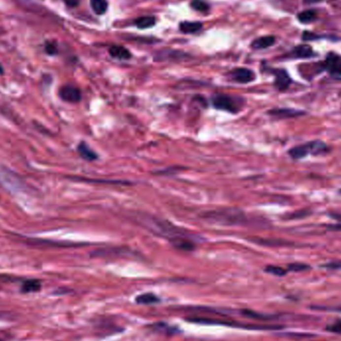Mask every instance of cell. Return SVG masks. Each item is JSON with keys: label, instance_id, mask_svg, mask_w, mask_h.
<instances>
[{"label": "cell", "instance_id": "cell-33", "mask_svg": "<svg viewBox=\"0 0 341 341\" xmlns=\"http://www.w3.org/2000/svg\"><path fill=\"white\" fill-rule=\"evenodd\" d=\"M0 341H1V340H0Z\"/></svg>", "mask_w": 341, "mask_h": 341}, {"label": "cell", "instance_id": "cell-21", "mask_svg": "<svg viewBox=\"0 0 341 341\" xmlns=\"http://www.w3.org/2000/svg\"><path fill=\"white\" fill-rule=\"evenodd\" d=\"M135 23H136L137 27H139L141 29L150 28L156 24V18L153 16H144V17L137 19L135 21Z\"/></svg>", "mask_w": 341, "mask_h": 341}, {"label": "cell", "instance_id": "cell-22", "mask_svg": "<svg viewBox=\"0 0 341 341\" xmlns=\"http://www.w3.org/2000/svg\"><path fill=\"white\" fill-rule=\"evenodd\" d=\"M241 314L244 315L245 317L248 318H252V319H260V320H269V319H273V315H268V314H262V313H258L252 310H248V309H243L241 310Z\"/></svg>", "mask_w": 341, "mask_h": 341}, {"label": "cell", "instance_id": "cell-31", "mask_svg": "<svg viewBox=\"0 0 341 341\" xmlns=\"http://www.w3.org/2000/svg\"><path fill=\"white\" fill-rule=\"evenodd\" d=\"M318 1H321V0H305V2L307 3H315Z\"/></svg>", "mask_w": 341, "mask_h": 341}, {"label": "cell", "instance_id": "cell-19", "mask_svg": "<svg viewBox=\"0 0 341 341\" xmlns=\"http://www.w3.org/2000/svg\"><path fill=\"white\" fill-rule=\"evenodd\" d=\"M91 6L95 13L102 15L107 11L108 2L106 0H91Z\"/></svg>", "mask_w": 341, "mask_h": 341}, {"label": "cell", "instance_id": "cell-8", "mask_svg": "<svg viewBox=\"0 0 341 341\" xmlns=\"http://www.w3.org/2000/svg\"><path fill=\"white\" fill-rule=\"evenodd\" d=\"M325 69L332 75H341V58L336 55H329L324 62Z\"/></svg>", "mask_w": 341, "mask_h": 341}, {"label": "cell", "instance_id": "cell-23", "mask_svg": "<svg viewBox=\"0 0 341 341\" xmlns=\"http://www.w3.org/2000/svg\"><path fill=\"white\" fill-rule=\"evenodd\" d=\"M191 6L195 10L201 12H205L209 9V5L205 1H203V0H193L191 2Z\"/></svg>", "mask_w": 341, "mask_h": 341}, {"label": "cell", "instance_id": "cell-13", "mask_svg": "<svg viewBox=\"0 0 341 341\" xmlns=\"http://www.w3.org/2000/svg\"><path fill=\"white\" fill-rule=\"evenodd\" d=\"M135 301L138 305H154V304L160 303L161 300L156 294L148 292V293H143L141 295H138Z\"/></svg>", "mask_w": 341, "mask_h": 341}, {"label": "cell", "instance_id": "cell-9", "mask_svg": "<svg viewBox=\"0 0 341 341\" xmlns=\"http://www.w3.org/2000/svg\"><path fill=\"white\" fill-rule=\"evenodd\" d=\"M78 153L80 154V156L86 161L89 162H93L95 160L98 159V155L86 144V143H80L78 145Z\"/></svg>", "mask_w": 341, "mask_h": 341}, {"label": "cell", "instance_id": "cell-2", "mask_svg": "<svg viewBox=\"0 0 341 341\" xmlns=\"http://www.w3.org/2000/svg\"><path fill=\"white\" fill-rule=\"evenodd\" d=\"M186 320L194 323H200V324H216V325H226L230 327H238V328H243V329H250V330H276L280 329L281 326L279 325H261V324H246V323H240L238 321H230L226 319H219V318H210V317H199V316H193V317H187Z\"/></svg>", "mask_w": 341, "mask_h": 341}, {"label": "cell", "instance_id": "cell-17", "mask_svg": "<svg viewBox=\"0 0 341 341\" xmlns=\"http://www.w3.org/2000/svg\"><path fill=\"white\" fill-rule=\"evenodd\" d=\"M41 289V282L37 279H29L26 280L21 287V290L24 293H29V292H36Z\"/></svg>", "mask_w": 341, "mask_h": 341}, {"label": "cell", "instance_id": "cell-4", "mask_svg": "<svg viewBox=\"0 0 341 341\" xmlns=\"http://www.w3.org/2000/svg\"><path fill=\"white\" fill-rule=\"evenodd\" d=\"M215 108L230 113H238L242 107V100L226 94H217L211 99Z\"/></svg>", "mask_w": 341, "mask_h": 341}, {"label": "cell", "instance_id": "cell-28", "mask_svg": "<svg viewBox=\"0 0 341 341\" xmlns=\"http://www.w3.org/2000/svg\"><path fill=\"white\" fill-rule=\"evenodd\" d=\"M323 267L330 270H341V262H332L324 265Z\"/></svg>", "mask_w": 341, "mask_h": 341}, {"label": "cell", "instance_id": "cell-26", "mask_svg": "<svg viewBox=\"0 0 341 341\" xmlns=\"http://www.w3.org/2000/svg\"><path fill=\"white\" fill-rule=\"evenodd\" d=\"M288 269L289 271H293V272H303V271L308 270L309 267L303 264H292L288 266Z\"/></svg>", "mask_w": 341, "mask_h": 341}, {"label": "cell", "instance_id": "cell-1", "mask_svg": "<svg viewBox=\"0 0 341 341\" xmlns=\"http://www.w3.org/2000/svg\"><path fill=\"white\" fill-rule=\"evenodd\" d=\"M141 219L146 228H148L154 234L161 235L165 239H169L176 248L185 251H192L195 249L197 242L196 239L198 238L197 236H194L181 228H177L176 226L164 220L162 221L149 216Z\"/></svg>", "mask_w": 341, "mask_h": 341}, {"label": "cell", "instance_id": "cell-24", "mask_svg": "<svg viewBox=\"0 0 341 341\" xmlns=\"http://www.w3.org/2000/svg\"><path fill=\"white\" fill-rule=\"evenodd\" d=\"M266 272L271 273V274H273V275H276V276H283L286 274V270L280 268V267H274V266H269L267 269H266Z\"/></svg>", "mask_w": 341, "mask_h": 341}, {"label": "cell", "instance_id": "cell-32", "mask_svg": "<svg viewBox=\"0 0 341 341\" xmlns=\"http://www.w3.org/2000/svg\"><path fill=\"white\" fill-rule=\"evenodd\" d=\"M3 73V67L1 66V64H0V74H2Z\"/></svg>", "mask_w": 341, "mask_h": 341}, {"label": "cell", "instance_id": "cell-3", "mask_svg": "<svg viewBox=\"0 0 341 341\" xmlns=\"http://www.w3.org/2000/svg\"><path fill=\"white\" fill-rule=\"evenodd\" d=\"M203 217L205 219L210 220L212 222H217L221 224L227 225H239L242 223L243 216L240 211L238 209H223V210H215L208 211L206 214H204Z\"/></svg>", "mask_w": 341, "mask_h": 341}, {"label": "cell", "instance_id": "cell-12", "mask_svg": "<svg viewBox=\"0 0 341 341\" xmlns=\"http://www.w3.org/2000/svg\"><path fill=\"white\" fill-rule=\"evenodd\" d=\"M109 52L113 58H116L119 60H128L131 58V53L125 47H122V46H112Z\"/></svg>", "mask_w": 341, "mask_h": 341}, {"label": "cell", "instance_id": "cell-15", "mask_svg": "<svg viewBox=\"0 0 341 341\" xmlns=\"http://www.w3.org/2000/svg\"><path fill=\"white\" fill-rule=\"evenodd\" d=\"M313 55H314L313 50L311 49V47L307 45L297 46L293 50V56L295 58H309V57H312Z\"/></svg>", "mask_w": 341, "mask_h": 341}, {"label": "cell", "instance_id": "cell-7", "mask_svg": "<svg viewBox=\"0 0 341 341\" xmlns=\"http://www.w3.org/2000/svg\"><path fill=\"white\" fill-rule=\"evenodd\" d=\"M274 74H275V81H274L275 87L279 91L286 90L291 84V79L288 76V74L284 70H276Z\"/></svg>", "mask_w": 341, "mask_h": 341}, {"label": "cell", "instance_id": "cell-27", "mask_svg": "<svg viewBox=\"0 0 341 341\" xmlns=\"http://www.w3.org/2000/svg\"><path fill=\"white\" fill-rule=\"evenodd\" d=\"M45 49H46V52L48 54H50V55H54V54L57 53V47L53 43H47Z\"/></svg>", "mask_w": 341, "mask_h": 341}, {"label": "cell", "instance_id": "cell-14", "mask_svg": "<svg viewBox=\"0 0 341 341\" xmlns=\"http://www.w3.org/2000/svg\"><path fill=\"white\" fill-rule=\"evenodd\" d=\"M270 114L272 116L279 117V118H290V117H296L301 116L302 112L292 110V109H274L270 111Z\"/></svg>", "mask_w": 341, "mask_h": 341}, {"label": "cell", "instance_id": "cell-30", "mask_svg": "<svg viewBox=\"0 0 341 341\" xmlns=\"http://www.w3.org/2000/svg\"><path fill=\"white\" fill-rule=\"evenodd\" d=\"M330 230H333V231H338V230H341V223L338 224V225H335V226H331L329 228Z\"/></svg>", "mask_w": 341, "mask_h": 341}, {"label": "cell", "instance_id": "cell-25", "mask_svg": "<svg viewBox=\"0 0 341 341\" xmlns=\"http://www.w3.org/2000/svg\"><path fill=\"white\" fill-rule=\"evenodd\" d=\"M326 329L330 332L333 333H337V334H341V319H337L335 320L333 323L327 325Z\"/></svg>", "mask_w": 341, "mask_h": 341}, {"label": "cell", "instance_id": "cell-10", "mask_svg": "<svg viewBox=\"0 0 341 341\" xmlns=\"http://www.w3.org/2000/svg\"><path fill=\"white\" fill-rule=\"evenodd\" d=\"M274 42H275V38L273 36H264V37L258 38L257 40H254L251 43V47L257 50L266 49L273 45Z\"/></svg>", "mask_w": 341, "mask_h": 341}, {"label": "cell", "instance_id": "cell-6", "mask_svg": "<svg viewBox=\"0 0 341 341\" xmlns=\"http://www.w3.org/2000/svg\"><path fill=\"white\" fill-rule=\"evenodd\" d=\"M230 76L234 81L242 84L252 82L255 79L254 73L246 68H237L230 73Z\"/></svg>", "mask_w": 341, "mask_h": 341}, {"label": "cell", "instance_id": "cell-20", "mask_svg": "<svg viewBox=\"0 0 341 341\" xmlns=\"http://www.w3.org/2000/svg\"><path fill=\"white\" fill-rule=\"evenodd\" d=\"M317 15L314 10H305L301 13H298L297 18L303 23H310L316 19Z\"/></svg>", "mask_w": 341, "mask_h": 341}, {"label": "cell", "instance_id": "cell-11", "mask_svg": "<svg viewBox=\"0 0 341 341\" xmlns=\"http://www.w3.org/2000/svg\"><path fill=\"white\" fill-rule=\"evenodd\" d=\"M311 154V149H310V145L309 143L306 144V145H302V146H297L292 148L289 151V155L291 158L293 159H302L307 157L308 154Z\"/></svg>", "mask_w": 341, "mask_h": 341}, {"label": "cell", "instance_id": "cell-5", "mask_svg": "<svg viewBox=\"0 0 341 341\" xmlns=\"http://www.w3.org/2000/svg\"><path fill=\"white\" fill-rule=\"evenodd\" d=\"M59 95L63 101L68 103H78L82 98L80 90L72 85L63 86L59 91Z\"/></svg>", "mask_w": 341, "mask_h": 341}, {"label": "cell", "instance_id": "cell-18", "mask_svg": "<svg viewBox=\"0 0 341 341\" xmlns=\"http://www.w3.org/2000/svg\"><path fill=\"white\" fill-rule=\"evenodd\" d=\"M150 328H152L154 331H158V332H162V333H165V334H174L176 332H178V329L173 327V326H170L166 323H155V324H152V325H149Z\"/></svg>", "mask_w": 341, "mask_h": 341}, {"label": "cell", "instance_id": "cell-29", "mask_svg": "<svg viewBox=\"0 0 341 341\" xmlns=\"http://www.w3.org/2000/svg\"><path fill=\"white\" fill-rule=\"evenodd\" d=\"M64 2L70 7H75L79 4V0H64Z\"/></svg>", "mask_w": 341, "mask_h": 341}, {"label": "cell", "instance_id": "cell-16", "mask_svg": "<svg viewBox=\"0 0 341 341\" xmlns=\"http://www.w3.org/2000/svg\"><path fill=\"white\" fill-rule=\"evenodd\" d=\"M203 28V24L200 22H182L180 24V30L186 34H192L200 31Z\"/></svg>", "mask_w": 341, "mask_h": 341}]
</instances>
